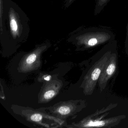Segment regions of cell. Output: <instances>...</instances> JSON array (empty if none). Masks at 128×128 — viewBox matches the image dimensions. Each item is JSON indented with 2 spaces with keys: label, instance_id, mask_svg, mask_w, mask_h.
Wrapping results in <instances>:
<instances>
[{
  "label": "cell",
  "instance_id": "1",
  "mask_svg": "<svg viewBox=\"0 0 128 128\" xmlns=\"http://www.w3.org/2000/svg\"><path fill=\"white\" fill-rule=\"evenodd\" d=\"M30 31L29 18L19 6L12 0H0L1 40H24Z\"/></svg>",
  "mask_w": 128,
  "mask_h": 128
},
{
  "label": "cell",
  "instance_id": "2",
  "mask_svg": "<svg viewBox=\"0 0 128 128\" xmlns=\"http://www.w3.org/2000/svg\"><path fill=\"white\" fill-rule=\"evenodd\" d=\"M71 35L68 40L82 50L107 44L115 39L113 32L103 27L80 28Z\"/></svg>",
  "mask_w": 128,
  "mask_h": 128
},
{
  "label": "cell",
  "instance_id": "3",
  "mask_svg": "<svg viewBox=\"0 0 128 128\" xmlns=\"http://www.w3.org/2000/svg\"><path fill=\"white\" fill-rule=\"evenodd\" d=\"M117 44L116 40H114L106 44L100 50V58L95 62L86 76L85 90L86 94L91 95L93 92L104 67L112 53L117 48Z\"/></svg>",
  "mask_w": 128,
  "mask_h": 128
},
{
  "label": "cell",
  "instance_id": "4",
  "mask_svg": "<svg viewBox=\"0 0 128 128\" xmlns=\"http://www.w3.org/2000/svg\"><path fill=\"white\" fill-rule=\"evenodd\" d=\"M117 58L118 52L116 48L112 53L98 80V86L101 92L104 90L107 83L116 72Z\"/></svg>",
  "mask_w": 128,
  "mask_h": 128
},
{
  "label": "cell",
  "instance_id": "5",
  "mask_svg": "<svg viewBox=\"0 0 128 128\" xmlns=\"http://www.w3.org/2000/svg\"><path fill=\"white\" fill-rule=\"evenodd\" d=\"M125 116H118L111 118L107 120H102V119L98 118L96 120L90 119L84 125L85 127H112L117 125Z\"/></svg>",
  "mask_w": 128,
  "mask_h": 128
},
{
  "label": "cell",
  "instance_id": "6",
  "mask_svg": "<svg viewBox=\"0 0 128 128\" xmlns=\"http://www.w3.org/2000/svg\"><path fill=\"white\" fill-rule=\"evenodd\" d=\"M110 0H96L94 11V15L96 16L100 14Z\"/></svg>",
  "mask_w": 128,
  "mask_h": 128
},
{
  "label": "cell",
  "instance_id": "7",
  "mask_svg": "<svg viewBox=\"0 0 128 128\" xmlns=\"http://www.w3.org/2000/svg\"><path fill=\"white\" fill-rule=\"evenodd\" d=\"M58 112L61 114L66 115L70 112V108L67 106H62L60 108Z\"/></svg>",
  "mask_w": 128,
  "mask_h": 128
},
{
  "label": "cell",
  "instance_id": "8",
  "mask_svg": "<svg viewBox=\"0 0 128 128\" xmlns=\"http://www.w3.org/2000/svg\"><path fill=\"white\" fill-rule=\"evenodd\" d=\"M36 54H32L28 57L26 62L28 64H31L34 62L36 59Z\"/></svg>",
  "mask_w": 128,
  "mask_h": 128
},
{
  "label": "cell",
  "instance_id": "9",
  "mask_svg": "<svg viewBox=\"0 0 128 128\" xmlns=\"http://www.w3.org/2000/svg\"><path fill=\"white\" fill-rule=\"evenodd\" d=\"M55 92L53 90H48L44 94V98L46 99H49L51 98L54 96Z\"/></svg>",
  "mask_w": 128,
  "mask_h": 128
},
{
  "label": "cell",
  "instance_id": "10",
  "mask_svg": "<svg viewBox=\"0 0 128 128\" xmlns=\"http://www.w3.org/2000/svg\"><path fill=\"white\" fill-rule=\"evenodd\" d=\"M42 118V115L39 114H35L31 116V119L32 120L36 122L40 121Z\"/></svg>",
  "mask_w": 128,
  "mask_h": 128
},
{
  "label": "cell",
  "instance_id": "11",
  "mask_svg": "<svg viewBox=\"0 0 128 128\" xmlns=\"http://www.w3.org/2000/svg\"><path fill=\"white\" fill-rule=\"evenodd\" d=\"M125 47L126 52L128 54V22L126 26V36L125 42Z\"/></svg>",
  "mask_w": 128,
  "mask_h": 128
},
{
  "label": "cell",
  "instance_id": "12",
  "mask_svg": "<svg viewBox=\"0 0 128 128\" xmlns=\"http://www.w3.org/2000/svg\"><path fill=\"white\" fill-rule=\"evenodd\" d=\"M45 79L46 80H50V78L49 77H47L46 78H45Z\"/></svg>",
  "mask_w": 128,
  "mask_h": 128
}]
</instances>
